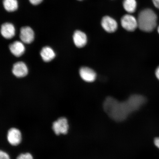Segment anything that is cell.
<instances>
[{
    "mask_svg": "<svg viewBox=\"0 0 159 159\" xmlns=\"http://www.w3.org/2000/svg\"><path fill=\"white\" fill-rule=\"evenodd\" d=\"M7 138L8 142L12 146H17L21 142V132L19 129L11 128L8 131Z\"/></svg>",
    "mask_w": 159,
    "mask_h": 159,
    "instance_id": "8992f818",
    "label": "cell"
},
{
    "mask_svg": "<svg viewBox=\"0 0 159 159\" xmlns=\"http://www.w3.org/2000/svg\"><path fill=\"white\" fill-rule=\"evenodd\" d=\"M3 5L6 11L8 12L14 11L18 7L17 0H3Z\"/></svg>",
    "mask_w": 159,
    "mask_h": 159,
    "instance_id": "9a60e30c",
    "label": "cell"
},
{
    "mask_svg": "<svg viewBox=\"0 0 159 159\" xmlns=\"http://www.w3.org/2000/svg\"><path fill=\"white\" fill-rule=\"evenodd\" d=\"M43 1V0H29L30 2L32 4L34 5L39 4L41 3Z\"/></svg>",
    "mask_w": 159,
    "mask_h": 159,
    "instance_id": "ac0fdd59",
    "label": "cell"
},
{
    "mask_svg": "<svg viewBox=\"0 0 159 159\" xmlns=\"http://www.w3.org/2000/svg\"><path fill=\"white\" fill-rule=\"evenodd\" d=\"M9 49L11 53L16 57L21 56L25 52V48L22 43L15 41L9 45Z\"/></svg>",
    "mask_w": 159,
    "mask_h": 159,
    "instance_id": "7c38bea8",
    "label": "cell"
},
{
    "mask_svg": "<svg viewBox=\"0 0 159 159\" xmlns=\"http://www.w3.org/2000/svg\"><path fill=\"white\" fill-rule=\"evenodd\" d=\"M155 7L159 9V0H152Z\"/></svg>",
    "mask_w": 159,
    "mask_h": 159,
    "instance_id": "d6986e66",
    "label": "cell"
},
{
    "mask_svg": "<svg viewBox=\"0 0 159 159\" xmlns=\"http://www.w3.org/2000/svg\"><path fill=\"white\" fill-rule=\"evenodd\" d=\"M0 159H10V157L7 153L1 150L0 151Z\"/></svg>",
    "mask_w": 159,
    "mask_h": 159,
    "instance_id": "e0dca14e",
    "label": "cell"
},
{
    "mask_svg": "<svg viewBox=\"0 0 159 159\" xmlns=\"http://www.w3.org/2000/svg\"><path fill=\"white\" fill-rule=\"evenodd\" d=\"M1 34L6 39L12 38L15 34V29L12 24L6 23L1 25Z\"/></svg>",
    "mask_w": 159,
    "mask_h": 159,
    "instance_id": "30bf717a",
    "label": "cell"
},
{
    "mask_svg": "<svg viewBox=\"0 0 159 159\" xmlns=\"http://www.w3.org/2000/svg\"><path fill=\"white\" fill-rule=\"evenodd\" d=\"M16 159H33V156L29 153L20 154Z\"/></svg>",
    "mask_w": 159,
    "mask_h": 159,
    "instance_id": "2e32d148",
    "label": "cell"
},
{
    "mask_svg": "<svg viewBox=\"0 0 159 159\" xmlns=\"http://www.w3.org/2000/svg\"><path fill=\"white\" fill-rule=\"evenodd\" d=\"M101 25L105 31L109 33H114L118 29V24L112 18L105 16L101 20Z\"/></svg>",
    "mask_w": 159,
    "mask_h": 159,
    "instance_id": "5b68a950",
    "label": "cell"
},
{
    "mask_svg": "<svg viewBox=\"0 0 159 159\" xmlns=\"http://www.w3.org/2000/svg\"><path fill=\"white\" fill-rule=\"evenodd\" d=\"M146 101L144 96L138 94L132 95L127 100L123 102L109 97L104 101L103 107L105 112L113 120L122 122L131 113L138 110Z\"/></svg>",
    "mask_w": 159,
    "mask_h": 159,
    "instance_id": "6da1fadb",
    "label": "cell"
},
{
    "mask_svg": "<svg viewBox=\"0 0 159 159\" xmlns=\"http://www.w3.org/2000/svg\"><path fill=\"white\" fill-rule=\"evenodd\" d=\"M14 75L17 77H24L28 73L26 65L22 61H19L14 64L12 69Z\"/></svg>",
    "mask_w": 159,
    "mask_h": 159,
    "instance_id": "9c48e42d",
    "label": "cell"
},
{
    "mask_svg": "<svg viewBox=\"0 0 159 159\" xmlns=\"http://www.w3.org/2000/svg\"><path fill=\"white\" fill-rule=\"evenodd\" d=\"M137 20L138 27L141 30L151 32L156 28L157 17L152 10L146 9L140 12Z\"/></svg>",
    "mask_w": 159,
    "mask_h": 159,
    "instance_id": "7a4b0ae2",
    "label": "cell"
},
{
    "mask_svg": "<svg viewBox=\"0 0 159 159\" xmlns=\"http://www.w3.org/2000/svg\"><path fill=\"white\" fill-rule=\"evenodd\" d=\"M40 55L43 60L45 62H49L55 57V53L53 50L48 46L43 48L40 52Z\"/></svg>",
    "mask_w": 159,
    "mask_h": 159,
    "instance_id": "4fadbf2b",
    "label": "cell"
},
{
    "mask_svg": "<svg viewBox=\"0 0 159 159\" xmlns=\"http://www.w3.org/2000/svg\"><path fill=\"white\" fill-rule=\"evenodd\" d=\"M79 73L81 78L87 82H93L96 78V73L88 67H81L80 69Z\"/></svg>",
    "mask_w": 159,
    "mask_h": 159,
    "instance_id": "ba28073f",
    "label": "cell"
},
{
    "mask_svg": "<svg viewBox=\"0 0 159 159\" xmlns=\"http://www.w3.org/2000/svg\"><path fill=\"white\" fill-rule=\"evenodd\" d=\"M69 128L68 121L65 117H61L53 123V130L55 134L57 135L61 134H66L68 132Z\"/></svg>",
    "mask_w": 159,
    "mask_h": 159,
    "instance_id": "3957f363",
    "label": "cell"
},
{
    "mask_svg": "<svg viewBox=\"0 0 159 159\" xmlns=\"http://www.w3.org/2000/svg\"><path fill=\"white\" fill-rule=\"evenodd\" d=\"M154 144L159 148V138H157L155 139Z\"/></svg>",
    "mask_w": 159,
    "mask_h": 159,
    "instance_id": "ffe728a7",
    "label": "cell"
},
{
    "mask_svg": "<svg viewBox=\"0 0 159 159\" xmlns=\"http://www.w3.org/2000/svg\"><path fill=\"white\" fill-rule=\"evenodd\" d=\"M123 4L125 11L129 13H132L136 11L137 7L136 0H124Z\"/></svg>",
    "mask_w": 159,
    "mask_h": 159,
    "instance_id": "5bb4252c",
    "label": "cell"
},
{
    "mask_svg": "<svg viewBox=\"0 0 159 159\" xmlns=\"http://www.w3.org/2000/svg\"><path fill=\"white\" fill-rule=\"evenodd\" d=\"M73 39L75 45L79 48L84 47L87 43L86 34L81 31L76 30L75 32Z\"/></svg>",
    "mask_w": 159,
    "mask_h": 159,
    "instance_id": "8fae6325",
    "label": "cell"
},
{
    "mask_svg": "<svg viewBox=\"0 0 159 159\" xmlns=\"http://www.w3.org/2000/svg\"><path fill=\"white\" fill-rule=\"evenodd\" d=\"M20 38L23 43H30L34 39V33L33 30L29 26L21 28L20 31Z\"/></svg>",
    "mask_w": 159,
    "mask_h": 159,
    "instance_id": "52a82bcc",
    "label": "cell"
},
{
    "mask_svg": "<svg viewBox=\"0 0 159 159\" xmlns=\"http://www.w3.org/2000/svg\"><path fill=\"white\" fill-rule=\"evenodd\" d=\"M78 1H82V0H78Z\"/></svg>",
    "mask_w": 159,
    "mask_h": 159,
    "instance_id": "603a6c76",
    "label": "cell"
},
{
    "mask_svg": "<svg viewBox=\"0 0 159 159\" xmlns=\"http://www.w3.org/2000/svg\"><path fill=\"white\" fill-rule=\"evenodd\" d=\"M155 74H156L157 78L159 80V66L157 68Z\"/></svg>",
    "mask_w": 159,
    "mask_h": 159,
    "instance_id": "44dd1931",
    "label": "cell"
},
{
    "mask_svg": "<svg viewBox=\"0 0 159 159\" xmlns=\"http://www.w3.org/2000/svg\"><path fill=\"white\" fill-rule=\"evenodd\" d=\"M158 33H159V26L158 28Z\"/></svg>",
    "mask_w": 159,
    "mask_h": 159,
    "instance_id": "7402d4cb",
    "label": "cell"
},
{
    "mask_svg": "<svg viewBox=\"0 0 159 159\" xmlns=\"http://www.w3.org/2000/svg\"><path fill=\"white\" fill-rule=\"evenodd\" d=\"M122 27L129 31H134L138 27V21L135 18L130 15H125L121 19Z\"/></svg>",
    "mask_w": 159,
    "mask_h": 159,
    "instance_id": "277c9868",
    "label": "cell"
}]
</instances>
